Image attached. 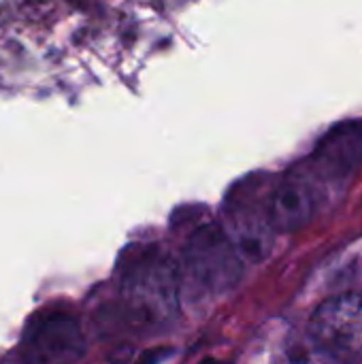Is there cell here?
<instances>
[{"label": "cell", "instance_id": "6da1fadb", "mask_svg": "<svg viewBox=\"0 0 362 364\" xmlns=\"http://www.w3.org/2000/svg\"><path fill=\"white\" fill-rule=\"evenodd\" d=\"M316 341L339 354L362 356V294H344L322 303L312 318Z\"/></svg>", "mask_w": 362, "mask_h": 364}, {"label": "cell", "instance_id": "7a4b0ae2", "mask_svg": "<svg viewBox=\"0 0 362 364\" xmlns=\"http://www.w3.org/2000/svg\"><path fill=\"white\" fill-rule=\"evenodd\" d=\"M83 354V337L77 322L64 314L41 316L23 339L28 364H73Z\"/></svg>", "mask_w": 362, "mask_h": 364}, {"label": "cell", "instance_id": "3957f363", "mask_svg": "<svg viewBox=\"0 0 362 364\" xmlns=\"http://www.w3.org/2000/svg\"><path fill=\"white\" fill-rule=\"evenodd\" d=\"M124 294L132 307H139L151 318L171 316V311H175L177 299L175 273L171 264L160 256L137 262L124 282Z\"/></svg>", "mask_w": 362, "mask_h": 364}, {"label": "cell", "instance_id": "277c9868", "mask_svg": "<svg viewBox=\"0 0 362 364\" xmlns=\"http://www.w3.org/2000/svg\"><path fill=\"white\" fill-rule=\"evenodd\" d=\"M188 258L196 277L213 288H226L239 275L235 250L228 243V239L215 228L201 230L194 237L188 250Z\"/></svg>", "mask_w": 362, "mask_h": 364}, {"label": "cell", "instance_id": "5b68a950", "mask_svg": "<svg viewBox=\"0 0 362 364\" xmlns=\"http://www.w3.org/2000/svg\"><path fill=\"white\" fill-rule=\"evenodd\" d=\"M316 209V198L307 181L286 179L271 196L269 224L277 230H297L305 226Z\"/></svg>", "mask_w": 362, "mask_h": 364}, {"label": "cell", "instance_id": "8992f818", "mask_svg": "<svg viewBox=\"0 0 362 364\" xmlns=\"http://www.w3.org/2000/svg\"><path fill=\"white\" fill-rule=\"evenodd\" d=\"M318 158L326 171L348 173L362 162V126L346 124L333 130L320 145Z\"/></svg>", "mask_w": 362, "mask_h": 364}]
</instances>
